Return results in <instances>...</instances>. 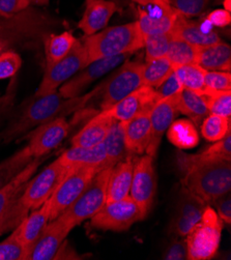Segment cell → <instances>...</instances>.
Wrapping results in <instances>:
<instances>
[{
    "label": "cell",
    "mask_w": 231,
    "mask_h": 260,
    "mask_svg": "<svg viewBox=\"0 0 231 260\" xmlns=\"http://www.w3.org/2000/svg\"><path fill=\"white\" fill-rule=\"evenodd\" d=\"M101 90L102 85L88 93L72 99L62 98L57 90L43 96H34V101L29 102L2 132L0 139L4 143L12 142L39 125L76 113L85 108Z\"/></svg>",
    "instance_id": "6da1fadb"
},
{
    "label": "cell",
    "mask_w": 231,
    "mask_h": 260,
    "mask_svg": "<svg viewBox=\"0 0 231 260\" xmlns=\"http://www.w3.org/2000/svg\"><path fill=\"white\" fill-rule=\"evenodd\" d=\"M177 167L186 189L208 204L231 189V161L208 158L202 153L177 152Z\"/></svg>",
    "instance_id": "7a4b0ae2"
},
{
    "label": "cell",
    "mask_w": 231,
    "mask_h": 260,
    "mask_svg": "<svg viewBox=\"0 0 231 260\" xmlns=\"http://www.w3.org/2000/svg\"><path fill=\"white\" fill-rule=\"evenodd\" d=\"M56 24L52 16L30 6L12 17L0 16V55L44 43Z\"/></svg>",
    "instance_id": "3957f363"
},
{
    "label": "cell",
    "mask_w": 231,
    "mask_h": 260,
    "mask_svg": "<svg viewBox=\"0 0 231 260\" xmlns=\"http://www.w3.org/2000/svg\"><path fill=\"white\" fill-rule=\"evenodd\" d=\"M88 63L97 59L132 54L144 46V37L137 21L112 26L83 38Z\"/></svg>",
    "instance_id": "277c9868"
},
{
    "label": "cell",
    "mask_w": 231,
    "mask_h": 260,
    "mask_svg": "<svg viewBox=\"0 0 231 260\" xmlns=\"http://www.w3.org/2000/svg\"><path fill=\"white\" fill-rule=\"evenodd\" d=\"M223 229V222L210 205L205 207L201 219L186 236L187 259L209 260L216 256Z\"/></svg>",
    "instance_id": "5b68a950"
},
{
    "label": "cell",
    "mask_w": 231,
    "mask_h": 260,
    "mask_svg": "<svg viewBox=\"0 0 231 260\" xmlns=\"http://www.w3.org/2000/svg\"><path fill=\"white\" fill-rule=\"evenodd\" d=\"M111 170L107 168L96 172L80 196L60 215L74 228L91 219L105 205Z\"/></svg>",
    "instance_id": "8992f818"
},
{
    "label": "cell",
    "mask_w": 231,
    "mask_h": 260,
    "mask_svg": "<svg viewBox=\"0 0 231 260\" xmlns=\"http://www.w3.org/2000/svg\"><path fill=\"white\" fill-rule=\"evenodd\" d=\"M88 64L85 47L81 40H77L69 53L56 63L46 68L42 82L35 98L54 92L64 82Z\"/></svg>",
    "instance_id": "52a82bcc"
},
{
    "label": "cell",
    "mask_w": 231,
    "mask_h": 260,
    "mask_svg": "<svg viewBox=\"0 0 231 260\" xmlns=\"http://www.w3.org/2000/svg\"><path fill=\"white\" fill-rule=\"evenodd\" d=\"M71 168L62 165L59 159L53 161L37 176L31 177L20 197V202L29 211L38 210L54 193Z\"/></svg>",
    "instance_id": "ba28073f"
},
{
    "label": "cell",
    "mask_w": 231,
    "mask_h": 260,
    "mask_svg": "<svg viewBox=\"0 0 231 260\" xmlns=\"http://www.w3.org/2000/svg\"><path fill=\"white\" fill-rule=\"evenodd\" d=\"M143 219L140 207L129 195L117 201L106 202L90 219V225L101 230L125 231Z\"/></svg>",
    "instance_id": "9c48e42d"
},
{
    "label": "cell",
    "mask_w": 231,
    "mask_h": 260,
    "mask_svg": "<svg viewBox=\"0 0 231 260\" xmlns=\"http://www.w3.org/2000/svg\"><path fill=\"white\" fill-rule=\"evenodd\" d=\"M142 64L140 61L126 60L113 75L102 85V110H106L127 94L132 93L143 85Z\"/></svg>",
    "instance_id": "30bf717a"
},
{
    "label": "cell",
    "mask_w": 231,
    "mask_h": 260,
    "mask_svg": "<svg viewBox=\"0 0 231 260\" xmlns=\"http://www.w3.org/2000/svg\"><path fill=\"white\" fill-rule=\"evenodd\" d=\"M98 172L93 167H72L54 193L49 198L50 221L60 216L77 199Z\"/></svg>",
    "instance_id": "8fae6325"
},
{
    "label": "cell",
    "mask_w": 231,
    "mask_h": 260,
    "mask_svg": "<svg viewBox=\"0 0 231 260\" xmlns=\"http://www.w3.org/2000/svg\"><path fill=\"white\" fill-rule=\"evenodd\" d=\"M179 14L169 0H150L139 6L138 24L143 37L171 32Z\"/></svg>",
    "instance_id": "7c38bea8"
},
{
    "label": "cell",
    "mask_w": 231,
    "mask_h": 260,
    "mask_svg": "<svg viewBox=\"0 0 231 260\" xmlns=\"http://www.w3.org/2000/svg\"><path fill=\"white\" fill-rule=\"evenodd\" d=\"M130 54L107 57L89 62L59 87L58 91L60 95L64 99H72L83 94V91L92 82L115 69Z\"/></svg>",
    "instance_id": "4fadbf2b"
},
{
    "label": "cell",
    "mask_w": 231,
    "mask_h": 260,
    "mask_svg": "<svg viewBox=\"0 0 231 260\" xmlns=\"http://www.w3.org/2000/svg\"><path fill=\"white\" fill-rule=\"evenodd\" d=\"M156 191L157 178L153 168V158L145 154L135 163L130 189V196L140 207L144 218L150 210Z\"/></svg>",
    "instance_id": "5bb4252c"
},
{
    "label": "cell",
    "mask_w": 231,
    "mask_h": 260,
    "mask_svg": "<svg viewBox=\"0 0 231 260\" xmlns=\"http://www.w3.org/2000/svg\"><path fill=\"white\" fill-rule=\"evenodd\" d=\"M70 123L65 117L56 118L34 128L27 135V149L31 157L43 158L57 147L69 135Z\"/></svg>",
    "instance_id": "9a60e30c"
},
{
    "label": "cell",
    "mask_w": 231,
    "mask_h": 260,
    "mask_svg": "<svg viewBox=\"0 0 231 260\" xmlns=\"http://www.w3.org/2000/svg\"><path fill=\"white\" fill-rule=\"evenodd\" d=\"M209 204L200 197L184 188L179 195L170 230L176 237H186L189 231L201 219Z\"/></svg>",
    "instance_id": "2e32d148"
},
{
    "label": "cell",
    "mask_w": 231,
    "mask_h": 260,
    "mask_svg": "<svg viewBox=\"0 0 231 260\" xmlns=\"http://www.w3.org/2000/svg\"><path fill=\"white\" fill-rule=\"evenodd\" d=\"M74 227L61 216L52 220L34 245L28 260H52Z\"/></svg>",
    "instance_id": "e0dca14e"
},
{
    "label": "cell",
    "mask_w": 231,
    "mask_h": 260,
    "mask_svg": "<svg viewBox=\"0 0 231 260\" xmlns=\"http://www.w3.org/2000/svg\"><path fill=\"white\" fill-rule=\"evenodd\" d=\"M178 96L179 95L166 98L158 101L149 112L151 133L150 141L145 152L152 158H155L163 135L167 132L168 127L174 121L178 113Z\"/></svg>",
    "instance_id": "ac0fdd59"
},
{
    "label": "cell",
    "mask_w": 231,
    "mask_h": 260,
    "mask_svg": "<svg viewBox=\"0 0 231 260\" xmlns=\"http://www.w3.org/2000/svg\"><path fill=\"white\" fill-rule=\"evenodd\" d=\"M157 102L155 88L142 85L137 90L117 102L109 109H106V111L113 118L120 121H126L138 114L150 112Z\"/></svg>",
    "instance_id": "d6986e66"
},
{
    "label": "cell",
    "mask_w": 231,
    "mask_h": 260,
    "mask_svg": "<svg viewBox=\"0 0 231 260\" xmlns=\"http://www.w3.org/2000/svg\"><path fill=\"white\" fill-rule=\"evenodd\" d=\"M171 34L174 38L188 42L197 47H207L221 42L219 35L213 30V25L207 20L191 21L179 15L173 25Z\"/></svg>",
    "instance_id": "ffe728a7"
},
{
    "label": "cell",
    "mask_w": 231,
    "mask_h": 260,
    "mask_svg": "<svg viewBox=\"0 0 231 260\" xmlns=\"http://www.w3.org/2000/svg\"><path fill=\"white\" fill-rule=\"evenodd\" d=\"M50 221V202L49 199L31 215L25 217L21 223L14 229V233L21 244L27 250L28 256L30 251L39 240L44 229ZM28 260V257H27Z\"/></svg>",
    "instance_id": "44dd1931"
},
{
    "label": "cell",
    "mask_w": 231,
    "mask_h": 260,
    "mask_svg": "<svg viewBox=\"0 0 231 260\" xmlns=\"http://www.w3.org/2000/svg\"><path fill=\"white\" fill-rule=\"evenodd\" d=\"M117 11V6L109 0H85V10L78 27L87 36L94 35L106 26Z\"/></svg>",
    "instance_id": "7402d4cb"
},
{
    "label": "cell",
    "mask_w": 231,
    "mask_h": 260,
    "mask_svg": "<svg viewBox=\"0 0 231 260\" xmlns=\"http://www.w3.org/2000/svg\"><path fill=\"white\" fill-rule=\"evenodd\" d=\"M42 164V158H35L9 184L0 189V219L4 218L14 207L22 196L28 181Z\"/></svg>",
    "instance_id": "603a6c76"
},
{
    "label": "cell",
    "mask_w": 231,
    "mask_h": 260,
    "mask_svg": "<svg viewBox=\"0 0 231 260\" xmlns=\"http://www.w3.org/2000/svg\"><path fill=\"white\" fill-rule=\"evenodd\" d=\"M124 141L127 150L132 154H143L150 141L151 125L149 112H144L133 118L122 121Z\"/></svg>",
    "instance_id": "cb8c5ba5"
},
{
    "label": "cell",
    "mask_w": 231,
    "mask_h": 260,
    "mask_svg": "<svg viewBox=\"0 0 231 260\" xmlns=\"http://www.w3.org/2000/svg\"><path fill=\"white\" fill-rule=\"evenodd\" d=\"M112 120L113 117L106 110H102L92 115L80 131L72 138V146L92 147L103 143L108 134Z\"/></svg>",
    "instance_id": "d4e9b609"
},
{
    "label": "cell",
    "mask_w": 231,
    "mask_h": 260,
    "mask_svg": "<svg viewBox=\"0 0 231 260\" xmlns=\"http://www.w3.org/2000/svg\"><path fill=\"white\" fill-rule=\"evenodd\" d=\"M134 166V155H131L112 168L107 186L106 202L117 201L130 195Z\"/></svg>",
    "instance_id": "484cf974"
},
{
    "label": "cell",
    "mask_w": 231,
    "mask_h": 260,
    "mask_svg": "<svg viewBox=\"0 0 231 260\" xmlns=\"http://www.w3.org/2000/svg\"><path fill=\"white\" fill-rule=\"evenodd\" d=\"M65 167H93L101 171L102 165L106 160L104 144L101 143L92 147L72 146L58 158Z\"/></svg>",
    "instance_id": "4316f807"
},
{
    "label": "cell",
    "mask_w": 231,
    "mask_h": 260,
    "mask_svg": "<svg viewBox=\"0 0 231 260\" xmlns=\"http://www.w3.org/2000/svg\"><path fill=\"white\" fill-rule=\"evenodd\" d=\"M106 151V160L102 165L101 170L113 168L119 162L125 160L126 158L134 155L127 150L125 141H124V132H123V122L113 118L108 134L103 141Z\"/></svg>",
    "instance_id": "83f0119b"
},
{
    "label": "cell",
    "mask_w": 231,
    "mask_h": 260,
    "mask_svg": "<svg viewBox=\"0 0 231 260\" xmlns=\"http://www.w3.org/2000/svg\"><path fill=\"white\" fill-rule=\"evenodd\" d=\"M197 64L205 71L230 72L231 48L228 44L219 42L217 44L201 47Z\"/></svg>",
    "instance_id": "f1b7e54d"
},
{
    "label": "cell",
    "mask_w": 231,
    "mask_h": 260,
    "mask_svg": "<svg viewBox=\"0 0 231 260\" xmlns=\"http://www.w3.org/2000/svg\"><path fill=\"white\" fill-rule=\"evenodd\" d=\"M177 110L183 113L197 126L210 114L207 102L200 92L184 88L177 100Z\"/></svg>",
    "instance_id": "f546056e"
},
{
    "label": "cell",
    "mask_w": 231,
    "mask_h": 260,
    "mask_svg": "<svg viewBox=\"0 0 231 260\" xmlns=\"http://www.w3.org/2000/svg\"><path fill=\"white\" fill-rule=\"evenodd\" d=\"M168 140L179 149H191L198 145L199 135L190 119H176L167 129Z\"/></svg>",
    "instance_id": "4dcf8cb0"
},
{
    "label": "cell",
    "mask_w": 231,
    "mask_h": 260,
    "mask_svg": "<svg viewBox=\"0 0 231 260\" xmlns=\"http://www.w3.org/2000/svg\"><path fill=\"white\" fill-rule=\"evenodd\" d=\"M76 41L77 39L71 31H64L60 35L50 34L44 40L46 68L51 67L63 58L69 53Z\"/></svg>",
    "instance_id": "1f68e13d"
},
{
    "label": "cell",
    "mask_w": 231,
    "mask_h": 260,
    "mask_svg": "<svg viewBox=\"0 0 231 260\" xmlns=\"http://www.w3.org/2000/svg\"><path fill=\"white\" fill-rule=\"evenodd\" d=\"M172 72L173 67L166 56L145 60L141 72L143 85L156 88Z\"/></svg>",
    "instance_id": "d6a6232c"
},
{
    "label": "cell",
    "mask_w": 231,
    "mask_h": 260,
    "mask_svg": "<svg viewBox=\"0 0 231 260\" xmlns=\"http://www.w3.org/2000/svg\"><path fill=\"white\" fill-rule=\"evenodd\" d=\"M199 51L200 47L173 37L166 57L172 64L173 69L181 66L197 64Z\"/></svg>",
    "instance_id": "836d02e7"
},
{
    "label": "cell",
    "mask_w": 231,
    "mask_h": 260,
    "mask_svg": "<svg viewBox=\"0 0 231 260\" xmlns=\"http://www.w3.org/2000/svg\"><path fill=\"white\" fill-rule=\"evenodd\" d=\"M32 160L34 158L30 155L27 146H25L0 162V189L9 184Z\"/></svg>",
    "instance_id": "e575fe53"
},
{
    "label": "cell",
    "mask_w": 231,
    "mask_h": 260,
    "mask_svg": "<svg viewBox=\"0 0 231 260\" xmlns=\"http://www.w3.org/2000/svg\"><path fill=\"white\" fill-rule=\"evenodd\" d=\"M200 93L203 95L210 114L231 116V90H215L205 86Z\"/></svg>",
    "instance_id": "d590c367"
},
{
    "label": "cell",
    "mask_w": 231,
    "mask_h": 260,
    "mask_svg": "<svg viewBox=\"0 0 231 260\" xmlns=\"http://www.w3.org/2000/svg\"><path fill=\"white\" fill-rule=\"evenodd\" d=\"M184 88L200 92L204 89V76L207 71L198 64H187L173 69Z\"/></svg>",
    "instance_id": "8d00e7d4"
},
{
    "label": "cell",
    "mask_w": 231,
    "mask_h": 260,
    "mask_svg": "<svg viewBox=\"0 0 231 260\" xmlns=\"http://www.w3.org/2000/svg\"><path fill=\"white\" fill-rule=\"evenodd\" d=\"M200 126L202 136L211 142L222 139L231 129L230 118L216 114H209Z\"/></svg>",
    "instance_id": "74e56055"
},
{
    "label": "cell",
    "mask_w": 231,
    "mask_h": 260,
    "mask_svg": "<svg viewBox=\"0 0 231 260\" xmlns=\"http://www.w3.org/2000/svg\"><path fill=\"white\" fill-rule=\"evenodd\" d=\"M173 39L171 32L148 35L144 37V46L146 60L165 57Z\"/></svg>",
    "instance_id": "f35d334b"
},
{
    "label": "cell",
    "mask_w": 231,
    "mask_h": 260,
    "mask_svg": "<svg viewBox=\"0 0 231 260\" xmlns=\"http://www.w3.org/2000/svg\"><path fill=\"white\" fill-rule=\"evenodd\" d=\"M28 253L14 232L0 243V260H27Z\"/></svg>",
    "instance_id": "ab89813d"
},
{
    "label": "cell",
    "mask_w": 231,
    "mask_h": 260,
    "mask_svg": "<svg viewBox=\"0 0 231 260\" xmlns=\"http://www.w3.org/2000/svg\"><path fill=\"white\" fill-rule=\"evenodd\" d=\"M175 11L186 18L200 15L208 8L211 0H169Z\"/></svg>",
    "instance_id": "60d3db41"
},
{
    "label": "cell",
    "mask_w": 231,
    "mask_h": 260,
    "mask_svg": "<svg viewBox=\"0 0 231 260\" xmlns=\"http://www.w3.org/2000/svg\"><path fill=\"white\" fill-rule=\"evenodd\" d=\"M28 212L29 210L27 207H25L19 199L18 203L12 207V210L4 218L0 219V236L15 229L21 223V221L27 216Z\"/></svg>",
    "instance_id": "b9f144b4"
},
{
    "label": "cell",
    "mask_w": 231,
    "mask_h": 260,
    "mask_svg": "<svg viewBox=\"0 0 231 260\" xmlns=\"http://www.w3.org/2000/svg\"><path fill=\"white\" fill-rule=\"evenodd\" d=\"M22 66L21 56L15 51H7L0 55V80L12 78Z\"/></svg>",
    "instance_id": "7bdbcfd3"
},
{
    "label": "cell",
    "mask_w": 231,
    "mask_h": 260,
    "mask_svg": "<svg viewBox=\"0 0 231 260\" xmlns=\"http://www.w3.org/2000/svg\"><path fill=\"white\" fill-rule=\"evenodd\" d=\"M231 131V129H230ZM230 131L220 140L216 141L212 146L202 151L201 153L208 158L223 159L231 161V135Z\"/></svg>",
    "instance_id": "ee69618b"
},
{
    "label": "cell",
    "mask_w": 231,
    "mask_h": 260,
    "mask_svg": "<svg viewBox=\"0 0 231 260\" xmlns=\"http://www.w3.org/2000/svg\"><path fill=\"white\" fill-rule=\"evenodd\" d=\"M183 89H184V86L181 83V81H179V79L177 78L176 74L174 73V71L166 78V79L158 87L155 88L158 101L166 99V98L177 96V95L181 94Z\"/></svg>",
    "instance_id": "f6af8a7d"
},
{
    "label": "cell",
    "mask_w": 231,
    "mask_h": 260,
    "mask_svg": "<svg viewBox=\"0 0 231 260\" xmlns=\"http://www.w3.org/2000/svg\"><path fill=\"white\" fill-rule=\"evenodd\" d=\"M204 85L215 90H231L230 72L207 71L204 76Z\"/></svg>",
    "instance_id": "bcb514c9"
},
{
    "label": "cell",
    "mask_w": 231,
    "mask_h": 260,
    "mask_svg": "<svg viewBox=\"0 0 231 260\" xmlns=\"http://www.w3.org/2000/svg\"><path fill=\"white\" fill-rule=\"evenodd\" d=\"M17 88H18V79L13 76L12 81L8 86L5 93H0V125L4 119L9 115L10 111L12 110L14 103L17 95Z\"/></svg>",
    "instance_id": "7dc6e473"
},
{
    "label": "cell",
    "mask_w": 231,
    "mask_h": 260,
    "mask_svg": "<svg viewBox=\"0 0 231 260\" xmlns=\"http://www.w3.org/2000/svg\"><path fill=\"white\" fill-rule=\"evenodd\" d=\"M27 0H0V16L12 17L29 7Z\"/></svg>",
    "instance_id": "c3c4849f"
},
{
    "label": "cell",
    "mask_w": 231,
    "mask_h": 260,
    "mask_svg": "<svg viewBox=\"0 0 231 260\" xmlns=\"http://www.w3.org/2000/svg\"><path fill=\"white\" fill-rule=\"evenodd\" d=\"M217 207V214L220 219L226 224L230 225L231 223V196L230 192L218 198L215 203Z\"/></svg>",
    "instance_id": "681fc988"
},
{
    "label": "cell",
    "mask_w": 231,
    "mask_h": 260,
    "mask_svg": "<svg viewBox=\"0 0 231 260\" xmlns=\"http://www.w3.org/2000/svg\"><path fill=\"white\" fill-rule=\"evenodd\" d=\"M188 250L186 241H175L166 250L163 259L166 260H184L187 259Z\"/></svg>",
    "instance_id": "f907efd6"
},
{
    "label": "cell",
    "mask_w": 231,
    "mask_h": 260,
    "mask_svg": "<svg viewBox=\"0 0 231 260\" xmlns=\"http://www.w3.org/2000/svg\"><path fill=\"white\" fill-rule=\"evenodd\" d=\"M209 23H211L213 26H217V27H225V26L229 25L231 22V16L230 12L226 10H216L209 14V16L205 18Z\"/></svg>",
    "instance_id": "816d5d0a"
},
{
    "label": "cell",
    "mask_w": 231,
    "mask_h": 260,
    "mask_svg": "<svg viewBox=\"0 0 231 260\" xmlns=\"http://www.w3.org/2000/svg\"><path fill=\"white\" fill-rule=\"evenodd\" d=\"M29 5H35V6H46L49 4V0H27Z\"/></svg>",
    "instance_id": "f5cc1de1"
},
{
    "label": "cell",
    "mask_w": 231,
    "mask_h": 260,
    "mask_svg": "<svg viewBox=\"0 0 231 260\" xmlns=\"http://www.w3.org/2000/svg\"><path fill=\"white\" fill-rule=\"evenodd\" d=\"M222 4L224 6V10L230 12V10H231V0H223Z\"/></svg>",
    "instance_id": "db71d44e"
},
{
    "label": "cell",
    "mask_w": 231,
    "mask_h": 260,
    "mask_svg": "<svg viewBox=\"0 0 231 260\" xmlns=\"http://www.w3.org/2000/svg\"><path fill=\"white\" fill-rule=\"evenodd\" d=\"M133 2L136 3V4H138L139 6H142V5H145L146 3L150 2V0H133Z\"/></svg>",
    "instance_id": "11a10c76"
},
{
    "label": "cell",
    "mask_w": 231,
    "mask_h": 260,
    "mask_svg": "<svg viewBox=\"0 0 231 260\" xmlns=\"http://www.w3.org/2000/svg\"><path fill=\"white\" fill-rule=\"evenodd\" d=\"M215 2H217V3H222L223 0H215Z\"/></svg>",
    "instance_id": "9f6ffc18"
}]
</instances>
